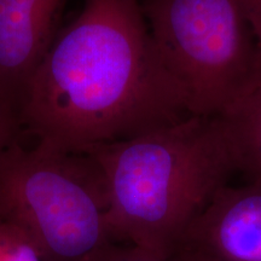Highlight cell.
Listing matches in <instances>:
<instances>
[{
  "instance_id": "cell-5",
  "label": "cell",
  "mask_w": 261,
  "mask_h": 261,
  "mask_svg": "<svg viewBox=\"0 0 261 261\" xmlns=\"http://www.w3.org/2000/svg\"><path fill=\"white\" fill-rule=\"evenodd\" d=\"M180 248L210 261H261V180L221 189Z\"/></svg>"
},
{
  "instance_id": "cell-6",
  "label": "cell",
  "mask_w": 261,
  "mask_h": 261,
  "mask_svg": "<svg viewBox=\"0 0 261 261\" xmlns=\"http://www.w3.org/2000/svg\"><path fill=\"white\" fill-rule=\"evenodd\" d=\"M67 0H0V86L21 99L61 31Z\"/></svg>"
},
{
  "instance_id": "cell-7",
  "label": "cell",
  "mask_w": 261,
  "mask_h": 261,
  "mask_svg": "<svg viewBox=\"0 0 261 261\" xmlns=\"http://www.w3.org/2000/svg\"><path fill=\"white\" fill-rule=\"evenodd\" d=\"M241 161V172L261 180V77L220 114Z\"/></svg>"
},
{
  "instance_id": "cell-8",
  "label": "cell",
  "mask_w": 261,
  "mask_h": 261,
  "mask_svg": "<svg viewBox=\"0 0 261 261\" xmlns=\"http://www.w3.org/2000/svg\"><path fill=\"white\" fill-rule=\"evenodd\" d=\"M0 261H44L23 231L0 220Z\"/></svg>"
},
{
  "instance_id": "cell-9",
  "label": "cell",
  "mask_w": 261,
  "mask_h": 261,
  "mask_svg": "<svg viewBox=\"0 0 261 261\" xmlns=\"http://www.w3.org/2000/svg\"><path fill=\"white\" fill-rule=\"evenodd\" d=\"M22 129L21 99L0 86V152L18 143Z\"/></svg>"
},
{
  "instance_id": "cell-1",
  "label": "cell",
  "mask_w": 261,
  "mask_h": 261,
  "mask_svg": "<svg viewBox=\"0 0 261 261\" xmlns=\"http://www.w3.org/2000/svg\"><path fill=\"white\" fill-rule=\"evenodd\" d=\"M21 114L37 145L62 154L191 115L138 0H84L24 87Z\"/></svg>"
},
{
  "instance_id": "cell-4",
  "label": "cell",
  "mask_w": 261,
  "mask_h": 261,
  "mask_svg": "<svg viewBox=\"0 0 261 261\" xmlns=\"http://www.w3.org/2000/svg\"><path fill=\"white\" fill-rule=\"evenodd\" d=\"M143 10L191 115H220L261 77V52L238 0H148Z\"/></svg>"
},
{
  "instance_id": "cell-2",
  "label": "cell",
  "mask_w": 261,
  "mask_h": 261,
  "mask_svg": "<svg viewBox=\"0 0 261 261\" xmlns=\"http://www.w3.org/2000/svg\"><path fill=\"white\" fill-rule=\"evenodd\" d=\"M106 180L115 243L171 259L241 161L220 115H190L85 152Z\"/></svg>"
},
{
  "instance_id": "cell-3",
  "label": "cell",
  "mask_w": 261,
  "mask_h": 261,
  "mask_svg": "<svg viewBox=\"0 0 261 261\" xmlns=\"http://www.w3.org/2000/svg\"><path fill=\"white\" fill-rule=\"evenodd\" d=\"M102 172L86 154L18 143L0 152V220L29 237L44 261H84L113 243Z\"/></svg>"
},
{
  "instance_id": "cell-10",
  "label": "cell",
  "mask_w": 261,
  "mask_h": 261,
  "mask_svg": "<svg viewBox=\"0 0 261 261\" xmlns=\"http://www.w3.org/2000/svg\"><path fill=\"white\" fill-rule=\"evenodd\" d=\"M84 261H173L172 259H162L158 255L146 252L142 248L121 243H109Z\"/></svg>"
},
{
  "instance_id": "cell-12",
  "label": "cell",
  "mask_w": 261,
  "mask_h": 261,
  "mask_svg": "<svg viewBox=\"0 0 261 261\" xmlns=\"http://www.w3.org/2000/svg\"><path fill=\"white\" fill-rule=\"evenodd\" d=\"M171 259L173 261H210L204 259V257L197 255V254L190 252V250L184 249V248L178 249L177 253H175Z\"/></svg>"
},
{
  "instance_id": "cell-11",
  "label": "cell",
  "mask_w": 261,
  "mask_h": 261,
  "mask_svg": "<svg viewBox=\"0 0 261 261\" xmlns=\"http://www.w3.org/2000/svg\"><path fill=\"white\" fill-rule=\"evenodd\" d=\"M261 52V0H238Z\"/></svg>"
}]
</instances>
